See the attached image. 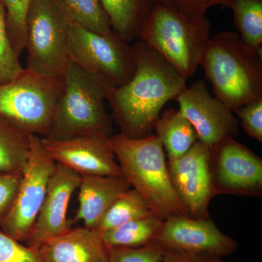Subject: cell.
<instances>
[{
  "label": "cell",
  "mask_w": 262,
  "mask_h": 262,
  "mask_svg": "<svg viewBox=\"0 0 262 262\" xmlns=\"http://www.w3.org/2000/svg\"><path fill=\"white\" fill-rule=\"evenodd\" d=\"M132 47L135 73L115 88L107 101L120 134L137 139L153 134L164 106L187 86V79L152 48L141 41Z\"/></svg>",
  "instance_id": "obj_1"
},
{
  "label": "cell",
  "mask_w": 262,
  "mask_h": 262,
  "mask_svg": "<svg viewBox=\"0 0 262 262\" xmlns=\"http://www.w3.org/2000/svg\"><path fill=\"white\" fill-rule=\"evenodd\" d=\"M261 51L246 46L234 32L210 38L201 65L215 97L234 112L262 97Z\"/></svg>",
  "instance_id": "obj_2"
},
{
  "label": "cell",
  "mask_w": 262,
  "mask_h": 262,
  "mask_svg": "<svg viewBox=\"0 0 262 262\" xmlns=\"http://www.w3.org/2000/svg\"><path fill=\"white\" fill-rule=\"evenodd\" d=\"M122 176L147 203L155 216L165 221L187 215L174 190L166 155L158 136L130 139L121 134L110 137Z\"/></svg>",
  "instance_id": "obj_3"
},
{
  "label": "cell",
  "mask_w": 262,
  "mask_h": 262,
  "mask_svg": "<svg viewBox=\"0 0 262 262\" xmlns=\"http://www.w3.org/2000/svg\"><path fill=\"white\" fill-rule=\"evenodd\" d=\"M63 90L47 137L64 139L101 133L113 135V117L105 101L117 87L107 77L70 62L63 75Z\"/></svg>",
  "instance_id": "obj_4"
},
{
  "label": "cell",
  "mask_w": 262,
  "mask_h": 262,
  "mask_svg": "<svg viewBox=\"0 0 262 262\" xmlns=\"http://www.w3.org/2000/svg\"><path fill=\"white\" fill-rule=\"evenodd\" d=\"M210 31L211 23L206 16L188 15L172 3L155 4L138 38L187 80L201 65Z\"/></svg>",
  "instance_id": "obj_5"
},
{
  "label": "cell",
  "mask_w": 262,
  "mask_h": 262,
  "mask_svg": "<svg viewBox=\"0 0 262 262\" xmlns=\"http://www.w3.org/2000/svg\"><path fill=\"white\" fill-rule=\"evenodd\" d=\"M63 90V78L24 70L0 85V117L27 135L47 137Z\"/></svg>",
  "instance_id": "obj_6"
},
{
  "label": "cell",
  "mask_w": 262,
  "mask_h": 262,
  "mask_svg": "<svg viewBox=\"0 0 262 262\" xmlns=\"http://www.w3.org/2000/svg\"><path fill=\"white\" fill-rule=\"evenodd\" d=\"M71 23L53 0H32L27 16L26 70L61 78L70 63Z\"/></svg>",
  "instance_id": "obj_7"
},
{
  "label": "cell",
  "mask_w": 262,
  "mask_h": 262,
  "mask_svg": "<svg viewBox=\"0 0 262 262\" xmlns=\"http://www.w3.org/2000/svg\"><path fill=\"white\" fill-rule=\"evenodd\" d=\"M69 53L71 62L107 77L117 86L126 83L135 73L132 46L114 32L101 34L71 24Z\"/></svg>",
  "instance_id": "obj_8"
},
{
  "label": "cell",
  "mask_w": 262,
  "mask_h": 262,
  "mask_svg": "<svg viewBox=\"0 0 262 262\" xmlns=\"http://www.w3.org/2000/svg\"><path fill=\"white\" fill-rule=\"evenodd\" d=\"M29 152L21 173L16 199L0 229L18 242L32 232L47 192L56 163L43 147L41 138L29 136Z\"/></svg>",
  "instance_id": "obj_9"
},
{
  "label": "cell",
  "mask_w": 262,
  "mask_h": 262,
  "mask_svg": "<svg viewBox=\"0 0 262 262\" xmlns=\"http://www.w3.org/2000/svg\"><path fill=\"white\" fill-rule=\"evenodd\" d=\"M211 170L215 194L262 196V159L227 136L211 147Z\"/></svg>",
  "instance_id": "obj_10"
},
{
  "label": "cell",
  "mask_w": 262,
  "mask_h": 262,
  "mask_svg": "<svg viewBox=\"0 0 262 262\" xmlns=\"http://www.w3.org/2000/svg\"><path fill=\"white\" fill-rule=\"evenodd\" d=\"M176 194L193 218H209L210 203L215 194L211 170V148L198 141L185 154L168 160Z\"/></svg>",
  "instance_id": "obj_11"
},
{
  "label": "cell",
  "mask_w": 262,
  "mask_h": 262,
  "mask_svg": "<svg viewBox=\"0 0 262 262\" xmlns=\"http://www.w3.org/2000/svg\"><path fill=\"white\" fill-rule=\"evenodd\" d=\"M110 136L101 133L64 139L41 138L44 149L56 163L82 175L123 177Z\"/></svg>",
  "instance_id": "obj_12"
},
{
  "label": "cell",
  "mask_w": 262,
  "mask_h": 262,
  "mask_svg": "<svg viewBox=\"0 0 262 262\" xmlns=\"http://www.w3.org/2000/svg\"><path fill=\"white\" fill-rule=\"evenodd\" d=\"M176 99L181 113L195 129L198 141L210 148L238 133V119L225 103L211 96L205 82L191 84Z\"/></svg>",
  "instance_id": "obj_13"
},
{
  "label": "cell",
  "mask_w": 262,
  "mask_h": 262,
  "mask_svg": "<svg viewBox=\"0 0 262 262\" xmlns=\"http://www.w3.org/2000/svg\"><path fill=\"white\" fill-rule=\"evenodd\" d=\"M160 242L165 248L220 257L238 248L237 241L223 233L210 218L189 215H175L164 221Z\"/></svg>",
  "instance_id": "obj_14"
},
{
  "label": "cell",
  "mask_w": 262,
  "mask_h": 262,
  "mask_svg": "<svg viewBox=\"0 0 262 262\" xmlns=\"http://www.w3.org/2000/svg\"><path fill=\"white\" fill-rule=\"evenodd\" d=\"M81 176L56 163L48 183L47 192L26 246L37 249L41 244L72 228L67 219L71 198L78 189Z\"/></svg>",
  "instance_id": "obj_15"
},
{
  "label": "cell",
  "mask_w": 262,
  "mask_h": 262,
  "mask_svg": "<svg viewBox=\"0 0 262 262\" xmlns=\"http://www.w3.org/2000/svg\"><path fill=\"white\" fill-rule=\"evenodd\" d=\"M37 251L40 262H108L101 234L84 226L48 239Z\"/></svg>",
  "instance_id": "obj_16"
},
{
  "label": "cell",
  "mask_w": 262,
  "mask_h": 262,
  "mask_svg": "<svg viewBox=\"0 0 262 262\" xmlns=\"http://www.w3.org/2000/svg\"><path fill=\"white\" fill-rule=\"evenodd\" d=\"M130 188L123 177L81 176L78 208L71 226L82 222L84 227L96 229L114 202Z\"/></svg>",
  "instance_id": "obj_17"
},
{
  "label": "cell",
  "mask_w": 262,
  "mask_h": 262,
  "mask_svg": "<svg viewBox=\"0 0 262 262\" xmlns=\"http://www.w3.org/2000/svg\"><path fill=\"white\" fill-rule=\"evenodd\" d=\"M155 130L168 160L180 158L198 141L195 129L179 110L169 108L164 112Z\"/></svg>",
  "instance_id": "obj_18"
},
{
  "label": "cell",
  "mask_w": 262,
  "mask_h": 262,
  "mask_svg": "<svg viewBox=\"0 0 262 262\" xmlns=\"http://www.w3.org/2000/svg\"><path fill=\"white\" fill-rule=\"evenodd\" d=\"M115 34L127 42L139 32L152 9V0H101Z\"/></svg>",
  "instance_id": "obj_19"
},
{
  "label": "cell",
  "mask_w": 262,
  "mask_h": 262,
  "mask_svg": "<svg viewBox=\"0 0 262 262\" xmlns=\"http://www.w3.org/2000/svg\"><path fill=\"white\" fill-rule=\"evenodd\" d=\"M163 221L155 215L131 221L101 234L106 247L140 248L160 242Z\"/></svg>",
  "instance_id": "obj_20"
},
{
  "label": "cell",
  "mask_w": 262,
  "mask_h": 262,
  "mask_svg": "<svg viewBox=\"0 0 262 262\" xmlns=\"http://www.w3.org/2000/svg\"><path fill=\"white\" fill-rule=\"evenodd\" d=\"M29 135L0 117V174L21 175L29 152Z\"/></svg>",
  "instance_id": "obj_21"
},
{
  "label": "cell",
  "mask_w": 262,
  "mask_h": 262,
  "mask_svg": "<svg viewBox=\"0 0 262 262\" xmlns=\"http://www.w3.org/2000/svg\"><path fill=\"white\" fill-rule=\"evenodd\" d=\"M71 24H76L93 32L108 34L113 32L101 0H53Z\"/></svg>",
  "instance_id": "obj_22"
},
{
  "label": "cell",
  "mask_w": 262,
  "mask_h": 262,
  "mask_svg": "<svg viewBox=\"0 0 262 262\" xmlns=\"http://www.w3.org/2000/svg\"><path fill=\"white\" fill-rule=\"evenodd\" d=\"M151 215L154 214L143 196L130 188L114 202L95 230L101 234L131 221Z\"/></svg>",
  "instance_id": "obj_23"
},
{
  "label": "cell",
  "mask_w": 262,
  "mask_h": 262,
  "mask_svg": "<svg viewBox=\"0 0 262 262\" xmlns=\"http://www.w3.org/2000/svg\"><path fill=\"white\" fill-rule=\"evenodd\" d=\"M229 8L241 40L253 49L261 51L262 0H234Z\"/></svg>",
  "instance_id": "obj_24"
},
{
  "label": "cell",
  "mask_w": 262,
  "mask_h": 262,
  "mask_svg": "<svg viewBox=\"0 0 262 262\" xmlns=\"http://www.w3.org/2000/svg\"><path fill=\"white\" fill-rule=\"evenodd\" d=\"M5 10L7 31L19 56L26 48L27 16L32 0H1Z\"/></svg>",
  "instance_id": "obj_25"
},
{
  "label": "cell",
  "mask_w": 262,
  "mask_h": 262,
  "mask_svg": "<svg viewBox=\"0 0 262 262\" xmlns=\"http://www.w3.org/2000/svg\"><path fill=\"white\" fill-rule=\"evenodd\" d=\"M19 58L10 42L5 8L0 0V85L14 80L25 70Z\"/></svg>",
  "instance_id": "obj_26"
},
{
  "label": "cell",
  "mask_w": 262,
  "mask_h": 262,
  "mask_svg": "<svg viewBox=\"0 0 262 262\" xmlns=\"http://www.w3.org/2000/svg\"><path fill=\"white\" fill-rule=\"evenodd\" d=\"M165 248L160 242L140 248L107 247L108 262H160Z\"/></svg>",
  "instance_id": "obj_27"
},
{
  "label": "cell",
  "mask_w": 262,
  "mask_h": 262,
  "mask_svg": "<svg viewBox=\"0 0 262 262\" xmlns=\"http://www.w3.org/2000/svg\"><path fill=\"white\" fill-rule=\"evenodd\" d=\"M0 262H40L37 249L12 238L0 229Z\"/></svg>",
  "instance_id": "obj_28"
},
{
  "label": "cell",
  "mask_w": 262,
  "mask_h": 262,
  "mask_svg": "<svg viewBox=\"0 0 262 262\" xmlns=\"http://www.w3.org/2000/svg\"><path fill=\"white\" fill-rule=\"evenodd\" d=\"M234 113L248 135L262 142V97L246 103Z\"/></svg>",
  "instance_id": "obj_29"
},
{
  "label": "cell",
  "mask_w": 262,
  "mask_h": 262,
  "mask_svg": "<svg viewBox=\"0 0 262 262\" xmlns=\"http://www.w3.org/2000/svg\"><path fill=\"white\" fill-rule=\"evenodd\" d=\"M21 175L0 174V227L16 199Z\"/></svg>",
  "instance_id": "obj_30"
},
{
  "label": "cell",
  "mask_w": 262,
  "mask_h": 262,
  "mask_svg": "<svg viewBox=\"0 0 262 262\" xmlns=\"http://www.w3.org/2000/svg\"><path fill=\"white\" fill-rule=\"evenodd\" d=\"M234 0H172V4L182 13L194 17L206 16V13L212 7L229 8Z\"/></svg>",
  "instance_id": "obj_31"
},
{
  "label": "cell",
  "mask_w": 262,
  "mask_h": 262,
  "mask_svg": "<svg viewBox=\"0 0 262 262\" xmlns=\"http://www.w3.org/2000/svg\"><path fill=\"white\" fill-rule=\"evenodd\" d=\"M160 262H200L198 256L194 253L181 250L165 248Z\"/></svg>",
  "instance_id": "obj_32"
},
{
  "label": "cell",
  "mask_w": 262,
  "mask_h": 262,
  "mask_svg": "<svg viewBox=\"0 0 262 262\" xmlns=\"http://www.w3.org/2000/svg\"><path fill=\"white\" fill-rule=\"evenodd\" d=\"M200 262H225L220 256L210 254H196Z\"/></svg>",
  "instance_id": "obj_33"
},
{
  "label": "cell",
  "mask_w": 262,
  "mask_h": 262,
  "mask_svg": "<svg viewBox=\"0 0 262 262\" xmlns=\"http://www.w3.org/2000/svg\"><path fill=\"white\" fill-rule=\"evenodd\" d=\"M154 4H170L172 0H152Z\"/></svg>",
  "instance_id": "obj_34"
}]
</instances>
